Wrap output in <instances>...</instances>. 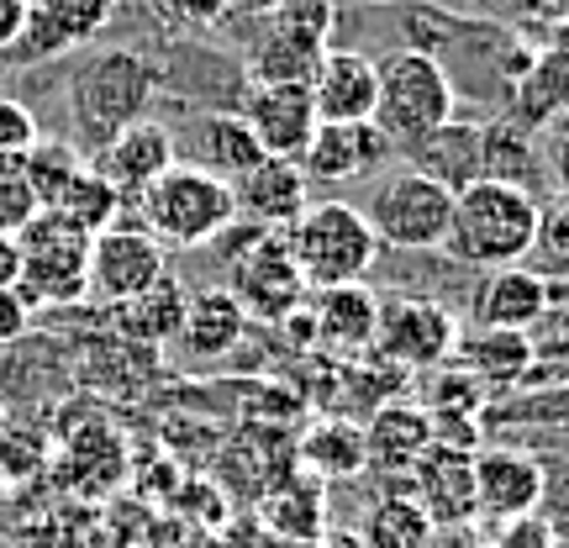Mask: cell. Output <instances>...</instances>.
<instances>
[{"label":"cell","instance_id":"2e32d148","mask_svg":"<svg viewBox=\"0 0 569 548\" xmlns=\"http://www.w3.org/2000/svg\"><path fill=\"white\" fill-rule=\"evenodd\" d=\"M390 159H396V148L375 122H317L296 163L306 169L311 185H353L369 180L375 169H386Z\"/></svg>","mask_w":569,"mask_h":548},{"label":"cell","instance_id":"7c38bea8","mask_svg":"<svg viewBox=\"0 0 569 548\" xmlns=\"http://www.w3.org/2000/svg\"><path fill=\"white\" fill-rule=\"evenodd\" d=\"M111 17H117V0H27V21L0 59L21 63V69L63 59L69 48H84V42L101 38Z\"/></svg>","mask_w":569,"mask_h":548},{"label":"cell","instance_id":"f35d334b","mask_svg":"<svg viewBox=\"0 0 569 548\" xmlns=\"http://www.w3.org/2000/svg\"><path fill=\"white\" fill-rule=\"evenodd\" d=\"M21 332H27V301L17 290H0V348L17 343Z\"/></svg>","mask_w":569,"mask_h":548},{"label":"cell","instance_id":"603a6c76","mask_svg":"<svg viewBox=\"0 0 569 548\" xmlns=\"http://www.w3.org/2000/svg\"><path fill=\"white\" fill-rule=\"evenodd\" d=\"M365 438V469L380 475H401L422 459V448L432 444V411L407 407V401H386L369 411V422L359 427Z\"/></svg>","mask_w":569,"mask_h":548},{"label":"cell","instance_id":"5b68a950","mask_svg":"<svg viewBox=\"0 0 569 548\" xmlns=\"http://www.w3.org/2000/svg\"><path fill=\"white\" fill-rule=\"evenodd\" d=\"M142 217H148V232L159 243H180V248H206L217 232H222L238 206H232V185L206 175L196 163L174 159L159 180L138 196Z\"/></svg>","mask_w":569,"mask_h":548},{"label":"cell","instance_id":"f546056e","mask_svg":"<svg viewBox=\"0 0 569 548\" xmlns=\"http://www.w3.org/2000/svg\"><path fill=\"white\" fill-rule=\"evenodd\" d=\"M21 180H27V190H32V201H38V211H48V206L59 201L63 190L74 185V175L84 169V153L74 148V142H53V138H38L27 153H21Z\"/></svg>","mask_w":569,"mask_h":548},{"label":"cell","instance_id":"3957f363","mask_svg":"<svg viewBox=\"0 0 569 548\" xmlns=\"http://www.w3.org/2000/svg\"><path fill=\"white\" fill-rule=\"evenodd\" d=\"M396 153L453 122V80L427 48H396L375 63V117Z\"/></svg>","mask_w":569,"mask_h":548},{"label":"cell","instance_id":"ee69618b","mask_svg":"<svg viewBox=\"0 0 569 548\" xmlns=\"http://www.w3.org/2000/svg\"><path fill=\"white\" fill-rule=\"evenodd\" d=\"M365 6H386V0H365Z\"/></svg>","mask_w":569,"mask_h":548},{"label":"cell","instance_id":"d590c367","mask_svg":"<svg viewBox=\"0 0 569 548\" xmlns=\"http://www.w3.org/2000/svg\"><path fill=\"white\" fill-rule=\"evenodd\" d=\"M490 548H559V528H553L543 511H528V517L496 522V538H490Z\"/></svg>","mask_w":569,"mask_h":548},{"label":"cell","instance_id":"83f0119b","mask_svg":"<svg viewBox=\"0 0 569 548\" xmlns=\"http://www.w3.org/2000/svg\"><path fill=\"white\" fill-rule=\"evenodd\" d=\"M301 459L317 480H359L365 475V438L359 422H338L327 417L301 438Z\"/></svg>","mask_w":569,"mask_h":548},{"label":"cell","instance_id":"7402d4cb","mask_svg":"<svg viewBox=\"0 0 569 548\" xmlns=\"http://www.w3.org/2000/svg\"><path fill=\"white\" fill-rule=\"evenodd\" d=\"M259 159H264V148H259V138L248 132V122L238 111H201V117L190 122L184 163H196V169H206V175H217V180L232 185Z\"/></svg>","mask_w":569,"mask_h":548},{"label":"cell","instance_id":"30bf717a","mask_svg":"<svg viewBox=\"0 0 569 548\" xmlns=\"http://www.w3.org/2000/svg\"><path fill=\"white\" fill-rule=\"evenodd\" d=\"M459 343V322L448 317L438 301H417V296H380V322H375V348L386 365L396 369H438L453 359Z\"/></svg>","mask_w":569,"mask_h":548},{"label":"cell","instance_id":"4fadbf2b","mask_svg":"<svg viewBox=\"0 0 569 548\" xmlns=\"http://www.w3.org/2000/svg\"><path fill=\"white\" fill-rule=\"evenodd\" d=\"M301 317L311 327L306 343L327 348L338 359H359L375 348V322H380V290L369 280L353 285H322V290H306Z\"/></svg>","mask_w":569,"mask_h":548},{"label":"cell","instance_id":"cb8c5ba5","mask_svg":"<svg viewBox=\"0 0 569 548\" xmlns=\"http://www.w3.org/2000/svg\"><path fill=\"white\" fill-rule=\"evenodd\" d=\"M407 169L427 175V180L448 185V190H465L469 180H486V127L469 122H443L438 132H427L422 142H411Z\"/></svg>","mask_w":569,"mask_h":548},{"label":"cell","instance_id":"4dcf8cb0","mask_svg":"<svg viewBox=\"0 0 569 548\" xmlns=\"http://www.w3.org/2000/svg\"><path fill=\"white\" fill-rule=\"evenodd\" d=\"M427 532H432L427 511L401 490L380 496L365 517V548H427Z\"/></svg>","mask_w":569,"mask_h":548},{"label":"cell","instance_id":"7bdbcfd3","mask_svg":"<svg viewBox=\"0 0 569 548\" xmlns=\"http://www.w3.org/2000/svg\"><path fill=\"white\" fill-rule=\"evenodd\" d=\"M227 6H238L248 17H269V11H274V0H227Z\"/></svg>","mask_w":569,"mask_h":548},{"label":"cell","instance_id":"ffe728a7","mask_svg":"<svg viewBox=\"0 0 569 548\" xmlns=\"http://www.w3.org/2000/svg\"><path fill=\"white\" fill-rule=\"evenodd\" d=\"M306 90L317 106V122H369L375 117V59L353 48H327Z\"/></svg>","mask_w":569,"mask_h":548},{"label":"cell","instance_id":"1f68e13d","mask_svg":"<svg viewBox=\"0 0 569 548\" xmlns=\"http://www.w3.org/2000/svg\"><path fill=\"white\" fill-rule=\"evenodd\" d=\"M559 101H565V74H559V53H543L538 74L528 63V80H522V101H517V117L522 122H543V117H559Z\"/></svg>","mask_w":569,"mask_h":548},{"label":"cell","instance_id":"d6a6232c","mask_svg":"<svg viewBox=\"0 0 569 548\" xmlns=\"http://www.w3.org/2000/svg\"><path fill=\"white\" fill-rule=\"evenodd\" d=\"M269 522L274 532H290V538H311L322 528V496H311V486H284L269 496Z\"/></svg>","mask_w":569,"mask_h":548},{"label":"cell","instance_id":"9c48e42d","mask_svg":"<svg viewBox=\"0 0 569 548\" xmlns=\"http://www.w3.org/2000/svg\"><path fill=\"white\" fill-rule=\"evenodd\" d=\"M232 301L243 306L248 322H274L280 327L290 311H301L306 301V280L296 259H290V248H284V232H264V238H253V243L232 259Z\"/></svg>","mask_w":569,"mask_h":548},{"label":"cell","instance_id":"ba28073f","mask_svg":"<svg viewBox=\"0 0 569 548\" xmlns=\"http://www.w3.org/2000/svg\"><path fill=\"white\" fill-rule=\"evenodd\" d=\"M169 269H163V243L142 227H106L90 238V253H84V296L101 306H117L142 296L148 285H159Z\"/></svg>","mask_w":569,"mask_h":548},{"label":"cell","instance_id":"8992f818","mask_svg":"<svg viewBox=\"0 0 569 548\" xmlns=\"http://www.w3.org/2000/svg\"><path fill=\"white\" fill-rule=\"evenodd\" d=\"M365 211L369 232L380 248H396V253H438L448 238V217H453V190L438 180H427L417 169H396L369 190Z\"/></svg>","mask_w":569,"mask_h":548},{"label":"cell","instance_id":"6da1fadb","mask_svg":"<svg viewBox=\"0 0 569 548\" xmlns=\"http://www.w3.org/2000/svg\"><path fill=\"white\" fill-rule=\"evenodd\" d=\"M538 227H543V206L528 185L469 180L465 190H453L443 253L469 269H507L538 248Z\"/></svg>","mask_w":569,"mask_h":548},{"label":"cell","instance_id":"8d00e7d4","mask_svg":"<svg viewBox=\"0 0 569 548\" xmlns=\"http://www.w3.org/2000/svg\"><path fill=\"white\" fill-rule=\"evenodd\" d=\"M38 117L27 111L21 101H11V96H0V159H21L32 142H38Z\"/></svg>","mask_w":569,"mask_h":548},{"label":"cell","instance_id":"7a4b0ae2","mask_svg":"<svg viewBox=\"0 0 569 548\" xmlns=\"http://www.w3.org/2000/svg\"><path fill=\"white\" fill-rule=\"evenodd\" d=\"M159 90V69L142 59L138 48H101L74 69L69 80V122L80 132L74 148H101L106 138H117L122 127L142 122Z\"/></svg>","mask_w":569,"mask_h":548},{"label":"cell","instance_id":"e575fe53","mask_svg":"<svg viewBox=\"0 0 569 548\" xmlns=\"http://www.w3.org/2000/svg\"><path fill=\"white\" fill-rule=\"evenodd\" d=\"M38 217V201L21 180V163L17 159H0V232H21V227Z\"/></svg>","mask_w":569,"mask_h":548},{"label":"cell","instance_id":"e0dca14e","mask_svg":"<svg viewBox=\"0 0 569 548\" xmlns=\"http://www.w3.org/2000/svg\"><path fill=\"white\" fill-rule=\"evenodd\" d=\"M465 444H432L422 448V459L407 469L411 475V501L427 511V522H475V469H469Z\"/></svg>","mask_w":569,"mask_h":548},{"label":"cell","instance_id":"277c9868","mask_svg":"<svg viewBox=\"0 0 569 548\" xmlns=\"http://www.w3.org/2000/svg\"><path fill=\"white\" fill-rule=\"evenodd\" d=\"M284 248L301 269L306 290H322V285H353L369 280V269L380 265V243L369 232L365 211L343 196H327V201H311L284 227Z\"/></svg>","mask_w":569,"mask_h":548},{"label":"cell","instance_id":"52a82bcc","mask_svg":"<svg viewBox=\"0 0 569 548\" xmlns=\"http://www.w3.org/2000/svg\"><path fill=\"white\" fill-rule=\"evenodd\" d=\"M21 269H17V290L27 311L32 306H69L84 296V253L90 238H80L74 227H63L53 211H38L32 222L21 227Z\"/></svg>","mask_w":569,"mask_h":548},{"label":"cell","instance_id":"ab89813d","mask_svg":"<svg viewBox=\"0 0 569 548\" xmlns=\"http://www.w3.org/2000/svg\"><path fill=\"white\" fill-rule=\"evenodd\" d=\"M427 548H486V544H480L475 522H438L427 532Z\"/></svg>","mask_w":569,"mask_h":548},{"label":"cell","instance_id":"b9f144b4","mask_svg":"<svg viewBox=\"0 0 569 548\" xmlns=\"http://www.w3.org/2000/svg\"><path fill=\"white\" fill-rule=\"evenodd\" d=\"M17 269H21L17 232H0V290H11V285H17Z\"/></svg>","mask_w":569,"mask_h":548},{"label":"cell","instance_id":"4316f807","mask_svg":"<svg viewBox=\"0 0 569 548\" xmlns=\"http://www.w3.org/2000/svg\"><path fill=\"white\" fill-rule=\"evenodd\" d=\"M327 42L290 38L280 27H269L264 38L248 48V84H306L311 69L322 63Z\"/></svg>","mask_w":569,"mask_h":548},{"label":"cell","instance_id":"44dd1931","mask_svg":"<svg viewBox=\"0 0 569 548\" xmlns=\"http://www.w3.org/2000/svg\"><path fill=\"white\" fill-rule=\"evenodd\" d=\"M248 317L243 306L232 301L227 285H206V290H190L184 296V317H180V338L174 343L196 359V365H217L232 348L243 343Z\"/></svg>","mask_w":569,"mask_h":548},{"label":"cell","instance_id":"484cf974","mask_svg":"<svg viewBox=\"0 0 569 548\" xmlns=\"http://www.w3.org/2000/svg\"><path fill=\"white\" fill-rule=\"evenodd\" d=\"M184 296H190V290H184L174 275H163L159 285H148L142 296L117 306V332L132 338V343H142V348H169L180 338Z\"/></svg>","mask_w":569,"mask_h":548},{"label":"cell","instance_id":"d6986e66","mask_svg":"<svg viewBox=\"0 0 569 548\" xmlns=\"http://www.w3.org/2000/svg\"><path fill=\"white\" fill-rule=\"evenodd\" d=\"M232 206L243 222L264 227V232H284L311 206V180L296 159H259L248 175L232 180Z\"/></svg>","mask_w":569,"mask_h":548},{"label":"cell","instance_id":"ac0fdd59","mask_svg":"<svg viewBox=\"0 0 569 548\" xmlns=\"http://www.w3.org/2000/svg\"><path fill=\"white\" fill-rule=\"evenodd\" d=\"M238 117L259 138L264 159H301L317 132V106L306 84H253Z\"/></svg>","mask_w":569,"mask_h":548},{"label":"cell","instance_id":"d4e9b609","mask_svg":"<svg viewBox=\"0 0 569 548\" xmlns=\"http://www.w3.org/2000/svg\"><path fill=\"white\" fill-rule=\"evenodd\" d=\"M459 365L475 386H528L532 365H538V343L528 332H496V327H475V332H459Z\"/></svg>","mask_w":569,"mask_h":548},{"label":"cell","instance_id":"5bb4252c","mask_svg":"<svg viewBox=\"0 0 569 548\" xmlns=\"http://www.w3.org/2000/svg\"><path fill=\"white\" fill-rule=\"evenodd\" d=\"M174 159H180V142H174V132H169L163 122H153V117L122 127V132H117V138H106L96 153H84V163H90V169H96V175L122 196V206L138 201L142 190L159 180Z\"/></svg>","mask_w":569,"mask_h":548},{"label":"cell","instance_id":"8fae6325","mask_svg":"<svg viewBox=\"0 0 569 548\" xmlns=\"http://www.w3.org/2000/svg\"><path fill=\"white\" fill-rule=\"evenodd\" d=\"M469 469H475V517L511 522V517H528V511L543 507L549 475H543V459L532 448L480 444L469 454Z\"/></svg>","mask_w":569,"mask_h":548},{"label":"cell","instance_id":"74e56055","mask_svg":"<svg viewBox=\"0 0 569 548\" xmlns=\"http://www.w3.org/2000/svg\"><path fill=\"white\" fill-rule=\"evenodd\" d=\"M153 11H159L169 27H217L232 6H227V0H153Z\"/></svg>","mask_w":569,"mask_h":548},{"label":"cell","instance_id":"9a60e30c","mask_svg":"<svg viewBox=\"0 0 569 548\" xmlns=\"http://www.w3.org/2000/svg\"><path fill=\"white\" fill-rule=\"evenodd\" d=\"M559 280H543L538 269L507 265V269H486V280L475 285L469 296V322L475 327H496V332H532V327L559 306Z\"/></svg>","mask_w":569,"mask_h":548},{"label":"cell","instance_id":"f1b7e54d","mask_svg":"<svg viewBox=\"0 0 569 548\" xmlns=\"http://www.w3.org/2000/svg\"><path fill=\"white\" fill-rule=\"evenodd\" d=\"M48 211H53L63 227H74L80 238H96V232H106V227H117L122 196H117V190H111V185H106L101 175L84 163L80 175H74V185H69V190H63Z\"/></svg>","mask_w":569,"mask_h":548},{"label":"cell","instance_id":"60d3db41","mask_svg":"<svg viewBox=\"0 0 569 548\" xmlns=\"http://www.w3.org/2000/svg\"><path fill=\"white\" fill-rule=\"evenodd\" d=\"M21 21H27V0H0V53L17 42Z\"/></svg>","mask_w":569,"mask_h":548},{"label":"cell","instance_id":"836d02e7","mask_svg":"<svg viewBox=\"0 0 569 548\" xmlns=\"http://www.w3.org/2000/svg\"><path fill=\"white\" fill-rule=\"evenodd\" d=\"M332 21H338L332 0H274V11H269V27H280L290 38H311V42H327Z\"/></svg>","mask_w":569,"mask_h":548}]
</instances>
